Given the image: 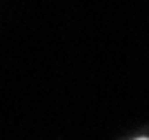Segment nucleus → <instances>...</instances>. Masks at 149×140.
Masks as SVG:
<instances>
[{
	"label": "nucleus",
	"mask_w": 149,
	"mask_h": 140,
	"mask_svg": "<svg viewBox=\"0 0 149 140\" xmlns=\"http://www.w3.org/2000/svg\"><path fill=\"white\" fill-rule=\"evenodd\" d=\"M136 140H149V138H136Z\"/></svg>",
	"instance_id": "1"
}]
</instances>
